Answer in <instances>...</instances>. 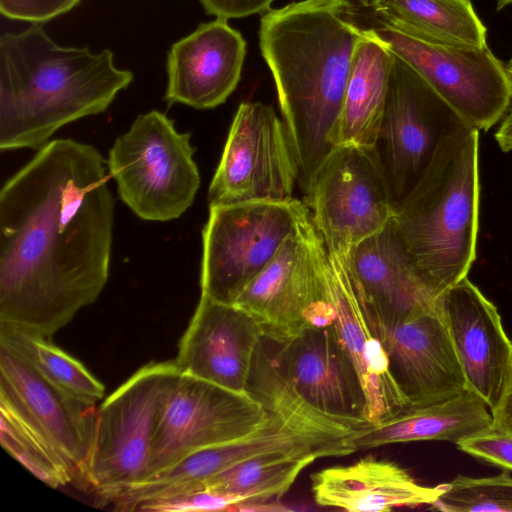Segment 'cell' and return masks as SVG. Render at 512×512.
Masks as SVG:
<instances>
[{"instance_id":"3","label":"cell","mask_w":512,"mask_h":512,"mask_svg":"<svg viewBox=\"0 0 512 512\" xmlns=\"http://www.w3.org/2000/svg\"><path fill=\"white\" fill-rule=\"evenodd\" d=\"M133 74L110 50L65 47L40 24L0 38V149H41L62 126L104 112Z\"/></svg>"},{"instance_id":"15","label":"cell","mask_w":512,"mask_h":512,"mask_svg":"<svg viewBox=\"0 0 512 512\" xmlns=\"http://www.w3.org/2000/svg\"><path fill=\"white\" fill-rule=\"evenodd\" d=\"M435 307L450 334L467 389L491 411L512 370V340L496 306L465 277L441 293Z\"/></svg>"},{"instance_id":"9","label":"cell","mask_w":512,"mask_h":512,"mask_svg":"<svg viewBox=\"0 0 512 512\" xmlns=\"http://www.w3.org/2000/svg\"><path fill=\"white\" fill-rule=\"evenodd\" d=\"M374 30L396 56L479 131L489 130L510 108L512 77L488 45L442 43L382 22Z\"/></svg>"},{"instance_id":"21","label":"cell","mask_w":512,"mask_h":512,"mask_svg":"<svg viewBox=\"0 0 512 512\" xmlns=\"http://www.w3.org/2000/svg\"><path fill=\"white\" fill-rule=\"evenodd\" d=\"M246 55L241 33L216 18L174 43L167 56L164 100L195 109H211L237 87Z\"/></svg>"},{"instance_id":"10","label":"cell","mask_w":512,"mask_h":512,"mask_svg":"<svg viewBox=\"0 0 512 512\" xmlns=\"http://www.w3.org/2000/svg\"><path fill=\"white\" fill-rule=\"evenodd\" d=\"M304 203L328 252L343 259L395 215L374 148L354 144L330 152L305 190Z\"/></svg>"},{"instance_id":"34","label":"cell","mask_w":512,"mask_h":512,"mask_svg":"<svg viewBox=\"0 0 512 512\" xmlns=\"http://www.w3.org/2000/svg\"><path fill=\"white\" fill-rule=\"evenodd\" d=\"M491 414L493 424L512 430V370L502 396Z\"/></svg>"},{"instance_id":"5","label":"cell","mask_w":512,"mask_h":512,"mask_svg":"<svg viewBox=\"0 0 512 512\" xmlns=\"http://www.w3.org/2000/svg\"><path fill=\"white\" fill-rule=\"evenodd\" d=\"M179 375L175 361L150 362L96 410L83 482L101 499L147 477L159 413Z\"/></svg>"},{"instance_id":"36","label":"cell","mask_w":512,"mask_h":512,"mask_svg":"<svg viewBox=\"0 0 512 512\" xmlns=\"http://www.w3.org/2000/svg\"><path fill=\"white\" fill-rule=\"evenodd\" d=\"M512 0H496V7L497 10H501L502 8L511 5Z\"/></svg>"},{"instance_id":"23","label":"cell","mask_w":512,"mask_h":512,"mask_svg":"<svg viewBox=\"0 0 512 512\" xmlns=\"http://www.w3.org/2000/svg\"><path fill=\"white\" fill-rule=\"evenodd\" d=\"M486 403L466 389L452 397L424 405H407L376 422H365L355 432L356 451L415 441L457 443L493 423Z\"/></svg>"},{"instance_id":"11","label":"cell","mask_w":512,"mask_h":512,"mask_svg":"<svg viewBox=\"0 0 512 512\" xmlns=\"http://www.w3.org/2000/svg\"><path fill=\"white\" fill-rule=\"evenodd\" d=\"M300 203L209 206L202 232L201 294L234 304L294 231Z\"/></svg>"},{"instance_id":"33","label":"cell","mask_w":512,"mask_h":512,"mask_svg":"<svg viewBox=\"0 0 512 512\" xmlns=\"http://www.w3.org/2000/svg\"><path fill=\"white\" fill-rule=\"evenodd\" d=\"M275 0H199L206 13L229 20L268 11Z\"/></svg>"},{"instance_id":"37","label":"cell","mask_w":512,"mask_h":512,"mask_svg":"<svg viewBox=\"0 0 512 512\" xmlns=\"http://www.w3.org/2000/svg\"><path fill=\"white\" fill-rule=\"evenodd\" d=\"M506 69L508 71V73L510 74V76L512 77V58L510 59V61L507 63L506 65Z\"/></svg>"},{"instance_id":"12","label":"cell","mask_w":512,"mask_h":512,"mask_svg":"<svg viewBox=\"0 0 512 512\" xmlns=\"http://www.w3.org/2000/svg\"><path fill=\"white\" fill-rule=\"evenodd\" d=\"M299 166L287 127L273 107L242 102L208 190L209 206L288 202Z\"/></svg>"},{"instance_id":"2","label":"cell","mask_w":512,"mask_h":512,"mask_svg":"<svg viewBox=\"0 0 512 512\" xmlns=\"http://www.w3.org/2000/svg\"><path fill=\"white\" fill-rule=\"evenodd\" d=\"M349 0H301L268 10L259 46L276 86L305 192L337 146L344 93L364 30Z\"/></svg>"},{"instance_id":"19","label":"cell","mask_w":512,"mask_h":512,"mask_svg":"<svg viewBox=\"0 0 512 512\" xmlns=\"http://www.w3.org/2000/svg\"><path fill=\"white\" fill-rule=\"evenodd\" d=\"M277 345L272 356L279 372L307 403L331 416L365 420L359 374L334 324Z\"/></svg>"},{"instance_id":"4","label":"cell","mask_w":512,"mask_h":512,"mask_svg":"<svg viewBox=\"0 0 512 512\" xmlns=\"http://www.w3.org/2000/svg\"><path fill=\"white\" fill-rule=\"evenodd\" d=\"M479 130L447 137L394 221L422 278L439 297L467 277L479 228Z\"/></svg>"},{"instance_id":"17","label":"cell","mask_w":512,"mask_h":512,"mask_svg":"<svg viewBox=\"0 0 512 512\" xmlns=\"http://www.w3.org/2000/svg\"><path fill=\"white\" fill-rule=\"evenodd\" d=\"M263 338L260 325L246 311L201 294L174 361L182 374L247 391Z\"/></svg>"},{"instance_id":"39","label":"cell","mask_w":512,"mask_h":512,"mask_svg":"<svg viewBox=\"0 0 512 512\" xmlns=\"http://www.w3.org/2000/svg\"><path fill=\"white\" fill-rule=\"evenodd\" d=\"M371 1H372V0H366L367 6H369V5H370Z\"/></svg>"},{"instance_id":"22","label":"cell","mask_w":512,"mask_h":512,"mask_svg":"<svg viewBox=\"0 0 512 512\" xmlns=\"http://www.w3.org/2000/svg\"><path fill=\"white\" fill-rule=\"evenodd\" d=\"M315 502L350 512H386L398 507L431 505L440 485L422 486L401 466L367 456L344 466H332L311 475Z\"/></svg>"},{"instance_id":"7","label":"cell","mask_w":512,"mask_h":512,"mask_svg":"<svg viewBox=\"0 0 512 512\" xmlns=\"http://www.w3.org/2000/svg\"><path fill=\"white\" fill-rule=\"evenodd\" d=\"M326 253L310 211L301 202L294 231L234 305L250 314L264 338L276 344L311 327L334 324L323 274Z\"/></svg>"},{"instance_id":"13","label":"cell","mask_w":512,"mask_h":512,"mask_svg":"<svg viewBox=\"0 0 512 512\" xmlns=\"http://www.w3.org/2000/svg\"><path fill=\"white\" fill-rule=\"evenodd\" d=\"M267 416L265 405L248 391L180 373L159 413L147 477L193 452L248 435Z\"/></svg>"},{"instance_id":"25","label":"cell","mask_w":512,"mask_h":512,"mask_svg":"<svg viewBox=\"0 0 512 512\" xmlns=\"http://www.w3.org/2000/svg\"><path fill=\"white\" fill-rule=\"evenodd\" d=\"M386 23L413 35L453 45H487V30L470 0H372Z\"/></svg>"},{"instance_id":"6","label":"cell","mask_w":512,"mask_h":512,"mask_svg":"<svg viewBox=\"0 0 512 512\" xmlns=\"http://www.w3.org/2000/svg\"><path fill=\"white\" fill-rule=\"evenodd\" d=\"M189 132L180 133L165 114L138 115L109 151L108 171L120 199L139 218L170 221L194 202L199 170Z\"/></svg>"},{"instance_id":"27","label":"cell","mask_w":512,"mask_h":512,"mask_svg":"<svg viewBox=\"0 0 512 512\" xmlns=\"http://www.w3.org/2000/svg\"><path fill=\"white\" fill-rule=\"evenodd\" d=\"M316 457L292 453H270L235 464L205 481L197 490L231 494L246 505L262 503L286 493L298 475Z\"/></svg>"},{"instance_id":"38","label":"cell","mask_w":512,"mask_h":512,"mask_svg":"<svg viewBox=\"0 0 512 512\" xmlns=\"http://www.w3.org/2000/svg\"><path fill=\"white\" fill-rule=\"evenodd\" d=\"M358 1L367 6L366 0H358Z\"/></svg>"},{"instance_id":"35","label":"cell","mask_w":512,"mask_h":512,"mask_svg":"<svg viewBox=\"0 0 512 512\" xmlns=\"http://www.w3.org/2000/svg\"><path fill=\"white\" fill-rule=\"evenodd\" d=\"M495 139L498 146L504 152L512 150V105L507 113H505L503 120L495 133Z\"/></svg>"},{"instance_id":"24","label":"cell","mask_w":512,"mask_h":512,"mask_svg":"<svg viewBox=\"0 0 512 512\" xmlns=\"http://www.w3.org/2000/svg\"><path fill=\"white\" fill-rule=\"evenodd\" d=\"M393 64V53L374 28L359 40L337 130V146L354 144L374 148L383 117Z\"/></svg>"},{"instance_id":"26","label":"cell","mask_w":512,"mask_h":512,"mask_svg":"<svg viewBox=\"0 0 512 512\" xmlns=\"http://www.w3.org/2000/svg\"><path fill=\"white\" fill-rule=\"evenodd\" d=\"M49 340L0 325V348L18 357L41 378L68 396L96 405L104 396L102 383L80 361Z\"/></svg>"},{"instance_id":"1","label":"cell","mask_w":512,"mask_h":512,"mask_svg":"<svg viewBox=\"0 0 512 512\" xmlns=\"http://www.w3.org/2000/svg\"><path fill=\"white\" fill-rule=\"evenodd\" d=\"M99 151L56 139L0 192V325L51 339L103 291L114 198Z\"/></svg>"},{"instance_id":"32","label":"cell","mask_w":512,"mask_h":512,"mask_svg":"<svg viewBox=\"0 0 512 512\" xmlns=\"http://www.w3.org/2000/svg\"><path fill=\"white\" fill-rule=\"evenodd\" d=\"M80 0H0L2 15L41 24L73 9Z\"/></svg>"},{"instance_id":"16","label":"cell","mask_w":512,"mask_h":512,"mask_svg":"<svg viewBox=\"0 0 512 512\" xmlns=\"http://www.w3.org/2000/svg\"><path fill=\"white\" fill-rule=\"evenodd\" d=\"M346 260L327 250L324 281L335 313L334 327L359 374L366 401L364 419L376 422L409 403L391 374L378 335V321L351 276Z\"/></svg>"},{"instance_id":"29","label":"cell","mask_w":512,"mask_h":512,"mask_svg":"<svg viewBox=\"0 0 512 512\" xmlns=\"http://www.w3.org/2000/svg\"><path fill=\"white\" fill-rule=\"evenodd\" d=\"M431 506L445 512H512V476L508 470L496 476H456L440 485Z\"/></svg>"},{"instance_id":"28","label":"cell","mask_w":512,"mask_h":512,"mask_svg":"<svg viewBox=\"0 0 512 512\" xmlns=\"http://www.w3.org/2000/svg\"><path fill=\"white\" fill-rule=\"evenodd\" d=\"M0 442L14 459L49 487L59 488L74 480L64 460L3 407H0Z\"/></svg>"},{"instance_id":"31","label":"cell","mask_w":512,"mask_h":512,"mask_svg":"<svg viewBox=\"0 0 512 512\" xmlns=\"http://www.w3.org/2000/svg\"><path fill=\"white\" fill-rule=\"evenodd\" d=\"M239 497L210 490L187 492L172 497L145 502L135 511L147 512H191L239 509Z\"/></svg>"},{"instance_id":"30","label":"cell","mask_w":512,"mask_h":512,"mask_svg":"<svg viewBox=\"0 0 512 512\" xmlns=\"http://www.w3.org/2000/svg\"><path fill=\"white\" fill-rule=\"evenodd\" d=\"M456 446L474 458L512 471V430L492 423L457 442Z\"/></svg>"},{"instance_id":"18","label":"cell","mask_w":512,"mask_h":512,"mask_svg":"<svg viewBox=\"0 0 512 512\" xmlns=\"http://www.w3.org/2000/svg\"><path fill=\"white\" fill-rule=\"evenodd\" d=\"M391 374L409 405H424L467 389L448 329L436 307L395 325L378 322Z\"/></svg>"},{"instance_id":"20","label":"cell","mask_w":512,"mask_h":512,"mask_svg":"<svg viewBox=\"0 0 512 512\" xmlns=\"http://www.w3.org/2000/svg\"><path fill=\"white\" fill-rule=\"evenodd\" d=\"M346 262L379 323L399 324L435 308L438 297L419 273L394 218L353 247Z\"/></svg>"},{"instance_id":"14","label":"cell","mask_w":512,"mask_h":512,"mask_svg":"<svg viewBox=\"0 0 512 512\" xmlns=\"http://www.w3.org/2000/svg\"><path fill=\"white\" fill-rule=\"evenodd\" d=\"M0 407L44 440L83 481L96 408L41 378L18 357L0 348Z\"/></svg>"},{"instance_id":"8","label":"cell","mask_w":512,"mask_h":512,"mask_svg":"<svg viewBox=\"0 0 512 512\" xmlns=\"http://www.w3.org/2000/svg\"><path fill=\"white\" fill-rule=\"evenodd\" d=\"M467 124L393 53L387 100L374 151L395 213L426 173L440 144Z\"/></svg>"}]
</instances>
